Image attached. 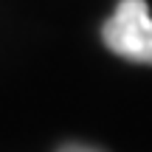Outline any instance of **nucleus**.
<instances>
[{
  "label": "nucleus",
  "instance_id": "1",
  "mask_svg": "<svg viewBox=\"0 0 152 152\" xmlns=\"http://www.w3.org/2000/svg\"><path fill=\"white\" fill-rule=\"evenodd\" d=\"M104 45L121 59L152 65V14L147 0H121L102 28Z\"/></svg>",
  "mask_w": 152,
  "mask_h": 152
},
{
  "label": "nucleus",
  "instance_id": "2",
  "mask_svg": "<svg viewBox=\"0 0 152 152\" xmlns=\"http://www.w3.org/2000/svg\"><path fill=\"white\" fill-rule=\"evenodd\" d=\"M59 152H102V149H96V147H87V144H65Z\"/></svg>",
  "mask_w": 152,
  "mask_h": 152
}]
</instances>
